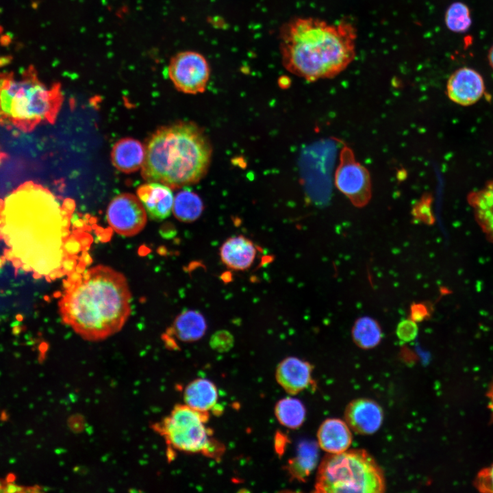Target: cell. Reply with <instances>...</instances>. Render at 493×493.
<instances>
[{
    "label": "cell",
    "instance_id": "obj_1",
    "mask_svg": "<svg viewBox=\"0 0 493 493\" xmlns=\"http://www.w3.org/2000/svg\"><path fill=\"white\" fill-rule=\"evenodd\" d=\"M74 207L72 199L61 205L49 190L26 181L0 200V239L34 273L49 275L60 266Z\"/></svg>",
    "mask_w": 493,
    "mask_h": 493
},
{
    "label": "cell",
    "instance_id": "obj_11",
    "mask_svg": "<svg viewBox=\"0 0 493 493\" xmlns=\"http://www.w3.org/2000/svg\"><path fill=\"white\" fill-rule=\"evenodd\" d=\"M484 92L482 76L468 67H462L454 71L446 83V94L449 99L463 106L477 103Z\"/></svg>",
    "mask_w": 493,
    "mask_h": 493
},
{
    "label": "cell",
    "instance_id": "obj_15",
    "mask_svg": "<svg viewBox=\"0 0 493 493\" xmlns=\"http://www.w3.org/2000/svg\"><path fill=\"white\" fill-rule=\"evenodd\" d=\"M223 263L234 270H246L253 264L257 254L254 243L248 238L234 236L227 238L220 248Z\"/></svg>",
    "mask_w": 493,
    "mask_h": 493
},
{
    "label": "cell",
    "instance_id": "obj_13",
    "mask_svg": "<svg viewBox=\"0 0 493 493\" xmlns=\"http://www.w3.org/2000/svg\"><path fill=\"white\" fill-rule=\"evenodd\" d=\"M312 366L307 362L295 357H288L278 364L275 378L287 393L296 394L312 383Z\"/></svg>",
    "mask_w": 493,
    "mask_h": 493
},
{
    "label": "cell",
    "instance_id": "obj_10",
    "mask_svg": "<svg viewBox=\"0 0 493 493\" xmlns=\"http://www.w3.org/2000/svg\"><path fill=\"white\" fill-rule=\"evenodd\" d=\"M107 220L118 234L131 237L144 229L147 217L138 198L129 193H123L110 201L107 210Z\"/></svg>",
    "mask_w": 493,
    "mask_h": 493
},
{
    "label": "cell",
    "instance_id": "obj_37",
    "mask_svg": "<svg viewBox=\"0 0 493 493\" xmlns=\"http://www.w3.org/2000/svg\"><path fill=\"white\" fill-rule=\"evenodd\" d=\"M12 262L13 266H14L16 268H21V267H22L23 262H22V261L21 260V259L17 258V257H15L14 259H13V260H12Z\"/></svg>",
    "mask_w": 493,
    "mask_h": 493
},
{
    "label": "cell",
    "instance_id": "obj_6",
    "mask_svg": "<svg viewBox=\"0 0 493 493\" xmlns=\"http://www.w3.org/2000/svg\"><path fill=\"white\" fill-rule=\"evenodd\" d=\"M385 489L381 469L364 450L329 453L318 468L317 492H383Z\"/></svg>",
    "mask_w": 493,
    "mask_h": 493
},
{
    "label": "cell",
    "instance_id": "obj_23",
    "mask_svg": "<svg viewBox=\"0 0 493 493\" xmlns=\"http://www.w3.org/2000/svg\"><path fill=\"white\" fill-rule=\"evenodd\" d=\"M203 203L201 198L194 192L185 189L178 192L175 198L173 212L180 221L191 223L201 215Z\"/></svg>",
    "mask_w": 493,
    "mask_h": 493
},
{
    "label": "cell",
    "instance_id": "obj_33",
    "mask_svg": "<svg viewBox=\"0 0 493 493\" xmlns=\"http://www.w3.org/2000/svg\"><path fill=\"white\" fill-rule=\"evenodd\" d=\"M11 42H12V38H11L10 35H9V34L2 35L0 37V44L2 46H8L11 43Z\"/></svg>",
    "mask_w": 493,
    "mask_h": 493
},
{
    "label": "cell",
    "instance_id": "obj_28",
    "mask_svg": "<svg viewBox=\"0 0 493 493\" xmlns=\"http://www.w3.org/2000/svg\"><path fill=\"white\" fill-rule=\"evenodd\" d=\"M475 485L482 492H493V464L478 472Z\"/></svg>",
    "mask_w": 493,
    "mask_h": 493
},
{
    "label": "cell",
    "instance_id": "obj_26",
    "mask_svg": "<svg viewBox=\"0 0 493 493\" xmlns=\"http://www.w3.org/2000/svg\"><path fill=\"white\" fill-rule=\"evenodd\" d=\"M233 337L227 330L216 331L210 338V346L215 351L223 353L229 351L233 344Z\"/></svg>",
    "mask_w": 493,
    "mask_h": 493
},
{
    "label": "cell",
    "instance_id": "obj_20",
    "mask_svg": "<svg viewBox=\"0 0 493 493\" xmlns=\"http://www.w3.org/2000/svg\"><path fill=\"white\" fill-rule=\"evenodd\" d=\"M318 459V444L304 440L298 445L296 455L288 461L286 468L291 477L304 481L315 469Z\"/></svg>",
    "mask_w": 493,
    "mask_h": 493
},
{
    "label": "cell",
    "instance_id": "obj_14",
    "mask_svg": "<svg viewBox=\"0 0 493 493\" xmlns=\"http://www.w3.org/2000/svg\"><path fill=\"white\" fill-rule=\"evenodd\" d=\"M137 194L151 219L161 221L170 214L174 200L172 190L168 186L148 182L138 188Z\"/></svg>",
    "mask_w": 493,
    "mask_h": 493
},
{
    "label": "cell",
    "instance_id": "obj_17",
    "mask_svg": "<svg viewBox=\"0 0 493 493\" xmlns=\"http://www.w3.org/2000/svg\"><path fill=\"white\" fill-rule=\"evenodd\" d=\"M145 148L131 138H124L114 145L111 152L113 165L118 170L129 173L138 170L142 165Z\"/></svg>",
    "mask_w": 493,
    "mask_h": 493
},
{
    "label": "cell",
    "instance_id": "obj_3",
    "mask_svg": "<svg viewBox=\"0 0 493 493\" xmlns=\"http://www.w3.org/2000/svg\"><path fill=\"white\" fill-rule=\"evenodd\" d=\"M356 29L345 20L329 23L316 18H296L280 33L284 67L307 81L336 77L355 59Z\"/></svg>",
    "mask_w": 493,
    "mask_h": 493
},
{
    "label": "cell",
    "instance_id": "obj_22",
    "mask_svg": "<svg viewBox=\"0 0 493 493\" xmlns=\"http://www.w3.org/2000/svg\"><path fill=\"white\" fill-rule=\"evenodd\" d=\"M355 344L363 349H370L377 346L382 339V330L379 323L370 316L358 318L351 329Z\"/></svg>",
    "mask_w": 493,
    "mask_h": 493
},
{
    "label": "cell",
    "instance_id": "obj_31",
    "mask_svg": "<svg viewBox=\"0 0 493 493\" xmlns=\"http://www.w3.org/2000/svg\"><path fill=\"white\" fill-rule=\"evenodd\" d=\"M27 487L18 485L13 481L7 482L5 483L3 492H27Z\"/></svg>",
    "mask_w": 493,
    "mask_h": 493
},
{
    "label": "cell",
    "instance_id": "obj_5",
    "mask_svg": "<svg viewBox=\"0 0 493 493\" xmlns=\"http://www.w3.org/2000/svg\"><path fill=\"white\" fill-rule=\"evenodd\" d=\"M63 101L60 84L47 86L34 66L15 79L13 72L0 73V123L24 132L41 123H53Z\"/></svg>",
    "mask_w": 493,
    "mask_h": 493
},
{
    "label": "cell",
    "instance_id": "obj_19",
    "mask_svg": "<svg viewBox=\"0 0 493 493\" xmlns=\"http://www.w3.org/2000/svg\"><path fill=\"white\" fill-rule=\"evenodd\" d=\"M184 403L194 409L208 412L216 405L218 391L211 381L199 378L190 382L184 389Z\"/></svg>",
    "mask_w": 493,
    "mask_h": 493
},
{
    "label": "cell",
    "instance_id": "obj_2",
    "mask_svg": "<svg viewBox=\"0 0 493 493\" xmlns=\"http://www.w3.org/2000/svg\"><path fill=\"white\" fill-rule=\"evenodd\" d=\"M131 301L125 275L99 264L66 286L60 314L64 323L84 340L101 341L121 330L131 314Z\"/></svg>",
    "mask_w": 493,
    "mask_h": 493
},
{
    "label": "cell",
    "instance_id": "obj_29",
    "mask_svg": "<svg viewBox=\"0 0 493 493\" xmlns=\"http://www.w3.org/2000/svg\"><path fill=\"white\" fill-rule=\"evenodd\" d=\"M431 314V307L427 303L413 302L409 307V318L419 323L429 319Z\"/></svg>",
    "mask_w": 493,
    "mask_h": 493
},
{
    "label": "cell",
    "instance_id": "obj_18",
    "mask_svg": "<svg viewBox=\"0 0 493 493\" xmlns=\"http://www.w3.org/2000/svg\"><path fill=\"white\" fill-rule=\"evenodd\" d=\"M467 199L477 223L493 241V179L481 188L471 192Z\"/></svg>",
    "mask_w": 493,
    "mask_h": 493
},
{
    "label": "cell",
    "instance_id": "obj_36",
    "mask_svg": "<svg viewBox=\"0 0 493 493\" xmlns=\"http://www.w3.org/2000/svg\"><path fill=\"white\" fill-rule=\"evenodd\" d=\"M488 58L489 64L493 69V45L490 47V49L489 50Z\"/></svg>",
    "mask_w": 493,
    "mask_h": 493
},
{
    "label": "cell",
    "instance_id": "obj_39",
    "mask_svg": "<svg viewBox=\"0 0 493 493\" xmlns=\"http://www.w3.org/2000/svg\"><path fill=\"white\" fill-rule=\"evenodd\" d=\"M3 31V27L0 26V34Z\"/></svg>",
    "mask_w": 493,
    "mask_h": 493
},
{
    "label": "cell",
    "instance_id": "obj_12",
    "mask_svg": "<svg viewBox=\"0 0 493 493\" xmlns=\"http://www.w3.org/2000/svg\"><path fill=\"white\" fill-rule=\"evenodd\" d=\"M346 424L359 434H372L380 427L383 421L381 407L374 401L359 399L351 401L345 409Z\"/></svg>",
    "mask_w": 493,
    "mask_h": 493
},
{
    "label": "cell",
    "instance_id": "obj_16",
    "mask_svg": "<svg viewBox=\"0 0 493 493\" xmlns=\"http://www.w3.org/2000/svg\"><path fill=\"white\" fill-rule=\"evenodd\" d=\"M318 445L329 453H339L346 451L352 441L349 425L337 418L325 420L318 433Z\"/></svg>",
    "mask_w": 493,
    "mask_h": 493
},
{
    "label": "cell",
    "instance_id": "obj_30",
    "mask_svg": "<svg viewBox=\"0 0 493 493\" xmlns=\"http://www.w3.org/2000/svg\"><path fill=\"white\" fill-rule=\"evenodd\" d=\"M412 215L417 221L427 225H432L434 222V218L428 201H422L416 205L412 210Z\"/></svg>",
    "mask_w": 493,
    "mask_h": 493
},
{
    "label": "cell",
    "instance_id": "obj_38",
    "mask_svg": "<svg viewBox=\"0 0 493 493\" xmlns=\"http://www.w3.org/2000/svg\"><path fill=\"white\" fill-rule=\"evenodd\" d=\"M5 483H3V482L0 480V492H3V488H4Z\"/></svg>",
    "mask_w": 493,
    "mask_h": 493
},
{
    "label": "cell",
    "instance_id": "obj_7",
    "mask_svg": "<svg viewBox=\"0 0 493 493\" xmlns=\"http://www.w3.org/2000/svg\"><path fill=\"white\" fill-rule=\"evenodd\" d=\"M208 418V412L197 411L185 403L177 405L168 415L153 425V429L172 448L219 458L225 447L211 438L212 431L205 426Z\"/></svg>",
    "mask_w": 493,
    "mask_h": 493
},
{
    "label": "cell",
    "instance_id": "obj_35",
    "mask_svg": "<svg viewBox=\"0 0 493 493\" xmlns=\"http://www.w3.org/2000/svg\"><path fill=\"white\" fill-rule=\"evenodd\" d=\"M4 255L5 259L12 261L13 259L15 258V255L12 250L10 249H5L4 252Z\"/></svg>",
    "mask_w": 493,
    "mask_h": 493
},
{
    "label": "cell",
    "instance_id": "obj_4",
    "mask_svg": "<svg viewBox=\"0 0 493 493\" xmlns=\"http://www.w3.org/2000/svg\"><path fill=\"white\" fill-rule=\"evenodd\" d=\"M211 144L192 122H179L157 129L149 139L141 174L148 182L177 188L198 182L212 158Z\"/></svg>",
    "mask_w": 493,
    "mask_h": 493
},
{
    "label": "cell",
    "instance_id": "obj_34",
    "mask_svg": "<svg viewBox=\"0 0 493 493\" xmlns=\"http://www.w3.org/2000/svg\"><path fill=\"white\" fill-rule=\"evenodd\" d=\"M12 57L11 55H4L0 57V67L5 66L11 63Z\"/></svg>",
    "mask_w": 493,
    "mask_h": 493
},
{
    "label": "cell",
    "instance_id": "obj_8",
    "mask_svg": "<svg viewBox=\"0 0 493 493\" xmlns=\"http://www.w3.org/2000/svg\"><path fill=\"white\" fill-rule=\"evenodd\" d=\"M334 183L338 190L357 207H364L371 199L370 173L357 161L353 150L347 146L340 151Z\"/></svg>",
    "mask_w": 493,
    "mask_h": 493
},
{
    "label": "cell",
    "instance_id": "obj_24",
    "mask_svg": "<svg viewBox=\"0 0 493 493\" xmlns=\"http://www.w3.org/2000/svg\"><path fill=\"white\" fill-rule=\"evenodd\" d=\"M275 415L279 422L289 429H297L305 418V408L297 399L286 397L279 400L275 406Z\"/></svg>",
    "mask_w": 493,
    "mask_h": 493
},
{
    "label": "cell",
    "instance_id": "obj_9",
    "mask_svg": "<svg viewBox=\"0 0 493 493\" xmlns=\"http://www.w3.org/2000/svg\"><path fill=\"white\" fill-rule=\"evenodd\" d=\"M168 73L177 90L184 93L197 94L206 88L210 70L206 59L201 53L184 51L171 58Z\"/></svg>",
    "mask_w": 493,
    "mask_h": 493
},
{
    "label": "cell",
    "instance_id": "obj_25",
    "mask_svg": "<svg viewBox=\"0 0 493 493\" xmlns=\"http://www.w3.org/2000/svg\"><path fill=\"white\" fill-rule=\"evenodd\" d=\"M444 21L451 31L456 33L465 32L472 23L469 8L462 2L452 3L446 10Z\"/></svg>",
    "mask_w": 493,
    "mask_h": 493
},
{
    "label": "cell",
    "instance_id": "obj_32",
    "mask_svg": "<svg viewBox=\"0 0 493 493\" xmlns=\"http://www.w3.org/2000/svg\"><path fill=\"white\" fill-rule=\"evenodd\" d=\"M488 398L489 399L488 408L490 409L492 413V418L493 419V382L491 383L489 390L487 393Z\"/></svg>",
    "mask_w": 493,
    "mask_h": 493
},
{
    "label": "cell",
    "instance_id": "obj_27",
    "mask_svg": "<svg viewBox=\"0 0 493 493\" xmlns=\"http://www.w3.org/2000/svg\"><path fill=\"white\" fill-rule=\"evenodd\" d=\"M396 336L399 340L403 342H410L414 340L418 333L417 323L410 318L401 320L396 330Z\"/></svg>",
    "mask_w": 493,
    "mask_h": 493
},
{
    "label": "cell",
    "instance_id": "obj_21",
    "mask_svg": "<svg viewBox=\"0 0 493 493\" xmlns=\"http://www.w3.org/2000/svg\"><path fill=\"white\" fill-rule=\"evenodd\" d=\"M207 327L203 315L199 311L189 309L175 318L171 331L180 341L192 342L203 338Z\"/></svg>",
    "mask_w": 493,
    "mask_h": 493
}]
</instances>
